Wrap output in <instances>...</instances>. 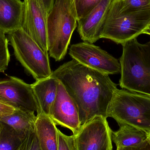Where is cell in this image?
Returning a JSON list of instances; mask_svg holds the SVG:
<instances>
[{"mask_svg": "<svg viewBox=\"0 0 150 150\" xmlns=\"http://www.w3.org/2000/svg\"><path fill=\"white\" fill-rule=\"evenodd\" d=\"M76 104L81 125L95 116L106 118L107 111L117 86L105 74L72 59L52 72Z\"/></svg>", "mask_w": 150, "mask_h": 150, "instance_id": "6da1fadb", "label": "cell"}, {"mask_svg": "<svg viewBox=\"0 0 150 150\" xmlns=\"http://www.w3.org/2000/svg\"><path fill=\"white\" fill-rule=\"evenodd\" d=\"M122 45L120 86L150 96V41L141 44L135 38Z\"/></svg>", "mask_w": 150, "mask_h": 150, "instance_id": "7a4b0ae2", "label": "cell"}, {"mask_svg": "<svg viewBox=\"0 0 150 150\" xmlns=\"http://www.w3.org/2000/svg\"><path fill=\"white\" fill-rule=\"evenodd\" d=\"M77 23L72 1L55 0L47 16V43L48 53L55 61L65 58Z\"/></svg>", "mask_w": 150, "mask_h": 150, "instance_id": "3957f363", "label": "cell"}, {"mask_svg": "<svg viewBox=\"0 0 150 150\" xmlns=\"http://www.w3.org/2000/svg\"><path fill=\"white\" fill-rule=\"evenodd\" d=\"M107 117L119 126L128 125L150 133V96L117 88L107 111Z\"/></svg>", "mask_w": 150, "mask_h": 150, "instance_id": "277c9868", "label": "cell"}, {"mask_svg": "<svg viewBox=\"0 0 150 150\" xmlns=\"http://www.w3.org/2000/svg\"><path fill=\"white\" fill-rule=\"evenodd\" d=\"M8 39L16 59L35 80L52 75L48 54L22 28L8 34Z\"/></svg>", "mask_w": 150, "mask_h": 150, "instance_id": "5b68a950", "label": "cell"}, {"mask_svg": "<svg viewBox=\"0 0 150 150\" xmlns=\"http://www.w3.org/2000/svg\"><path fill=\"white\" fill-rule=\"evenodd\" d=\"M150 24V8L131 15L108 18L103 25L100 38L122 45L143 34Z\"/></svg>", "mask_w": 150, "mask_h": 150, "instance_id": "8992f818", "label": "cell"}, {"mask_svg": "<svg viewBox=\"0 0 150 150\" xmlns=\"http://www.w3.org/2000/svg\"><path fill=\"white\" fill-rule=\"evenodd\" d=\"M69 54L82 65L105 74H120V61L92 43L83 41L74 44Z\"/></svg>", "mask_w": 150, "mask_h": 150, "instance_id": "52a82bcc", "label": "cell"}, {"mask_svg": "<svg viewBox=\"0 0 150 150\" xmlns=\"http://www.w3.org/2000/svg\"><path fill=\"white\" fill-rule=\"evenodd\" d=\"M112 131L107 118L96 116L73 135L76 150H112Z\"/></svg>", "mask_w": 150, "mask_h": 150, "instance_id": "ba28073f", "label": "cell"}, {"mask_svg": "<svg viewBox=\"0 0 150 150\" xmlns=\"http://www.w3.org/2000/svg\"><path fill=\"white\" fill-rule=\"evenodd\" d=\"M0 100L16 108L40 112L31 84L16 77L0 79Z\"/></svg>", "mask_w": 150, "mask_h": 150, "instance_id": "9c48e42d", "label": "cell"}, {"mask_svg": "<svg viewBox=\"0 0 150 150\" xmlns=\"http://www.w3.org/2000/svg\"><path fill=\"white\" fill-rule=\"evenodd\" d=\"M21 28L48 54L47 18L45 12L37 0H24Z\"/></svg>", "mask_w": 150, "mask_h": 150, "instance_id": "30bf717a", "label": "cell"}, {"mask_svg": "<svg viewBox=\"0 0 150 150\" xmlns=\"http://www.w3.org/2000/svg\"><path fill=\"white\" fill-rule=\"evenodd\" d=\"M49 116L55 125L69 129L73 135L77 134L80 129L81 125L76 106L60 81Z\"/></svg>", "mask_w": 150, "mask_h": 150, "instance_id": "8fae6325", "label": "cell"}, {"mask_svg": "<svg viewBox=\"0 0 150 150\" xmlns=\"http://www.w3.org/2000/svg\"><path fill=\"white\" fill-rule=\"evenodd\" d=\"M116 0H101L85 17L77 21V31L83 41L95 43L100 39L103 25Z\"/></svg>", "mask_w": 150, "mask_h": 150, "instance_id": "7c38bea8", "label": "cell"}, {"mask_svg": "<svg viewBox=\"0 0 150 150\" xmlns=\"http://www.w3.org/2000/svg\"><path fill=\"white\" fill-rule=\"evenodd\" d=\"M23 11L21 0H0V30L8 34L21 28Z\"/></svg>", "mask_w": 150, "mask_h": 150, "instance_id": "4fadbf2b", "label": "cell"}, {"mask_svg": "<svg viewBox=\"0 0 150 150\" xmlns=\"http://www.w3.org/2000/svg\"><path fill=\"white\" fill-rule=\"evenodd\" d=\"M58 129L49 115L42 111L37 113L35 131L41 150H58Z\"/></svg>", "mask_w": 150, "mask_h": 150, "instance_id": "5bb4252c", "label": "cell"}, {"mask_svg": "<svg viewBox=\"0 0 150 150\" xmlns=\"http://www.w3.org/2000/svg\"><path fill=\"white\" fill-rule=\"evenodd\" d=\"M59 80L51 76L36 80L32 84L33 92L39 105L40 111L49 115L51 108L56 98Z\"/></svg>", "mask_w": 150, "mask_h": 150, "instance_id": "9a60e30c", "label": "cell"}, {"mask_svg": "<svg viewBox=\"0 0 150 150\" xmlns=\"http://www.w3.org/2000/svg\"><path fill=\"white\" fill-rule=\"evenodd\" d=\"M36 119L34 112L16 108L12 114L0 118V121L10 127L22 139L34 130Z\"/></svg>", "mask_w": 150, "mask_h": 150, "instance_id": "2e32d148", "label": "cell"}, {"mask_svg": "<svg viewBox=\"0 0 150 150\" xmlns=\"http://www.w3.org/2000/svg\"><path fill=\"white\" fill-rule=\"evenodd\" d=\"M149 134L128 125L120 126V128L112 132V140L117 148L136 147L148 139Z\"/></svg>", "mask_w": 150, "mask_h": 150, "instance_id": "e0dca14e", "label": "cell"}, {"mask_svg": "<svg viewBox=\"0 0 150 150\" xmlns=\"http://www.w3.org/2000/svg\"><path fill=\"white\" fill-rule=\"evenodd\" d=\"M149 8L150 0H116L111 7L106 19L131 15Z\"/></svg>", "mask_w": 150, "mask_h": 150, "instance_id": "ac0fdd59", "label": "cell"}, {"mask_svg": "<svg viewBox=\"0 0 150 150\" xmlns=\"http://www.w3.org/2000/svg\"><path fill=\"white\" fill-rule=\"evenodd\" d=\"M21 140L10 127L0 121V150H15Z\"/></svg>", "mask_w": 150, "mask_h": 150, "instance_id": "d6986e66", "label": "cell"}, {"mask_svg": "<svg viewBox=\"0 0 150 150\" xmlns=\"http://www.w3.org/2000/svg\"><path fill=\"white\" fill-rule=\"evenodd\" d=\"M77 21L87 16L101 0H71Z\"/></svg>", "mask_w": 150, "mask_h": 150, "instance_id": "ffe728a7", "label": "cell"}, {"mask_svg": "<svg viewBox=\"0 0 150 150\" xmlns=\"http://www.w3.org/2000/svg\"><path fill=\"white\" fill-rule=\"evenodd\" d=\"M8 45V38L5 33L0 30V73L7 69L10 60Z\"/></svg>", "mask_w": 150, "mask_h": 150, "instance_id": "44dd1931", "label": "cell"}, {"mask_svg": "<svg viewBox=\"0 0 150 150\" xmlns=\"http://www.w3.org/2000/svg\"><path fill=\"white\" fill-rule=\"evenodd\" d=\"M15 150H42L34 130L30 131L21 139Z\"/></svg>", "mask_w": 150, "mask_h": 150, "instance_id": "7402d4cb", "label": "cell"}, {"mask_svg": "<svg viewBox=\"0 0 150 150\" xmlns=\"http://www.w3.org/2000/svg\"><path fill=\"white\" fill-rule=\"evenodd\" d=\"M58 150H76L73 135L67 136L58 129Z\"/></svg>", "mask_w": 150, "mask_h": 150, "instance_id": "603a6c76", "label": "cell"}, {"mask_svg": "<svg viewBox=\"0 0 150 150\" xmlns=\"http://www.w3.org/2000/svg\"><path fill=\"white\" fill-rule=\"evenodd\" d=\"M16 108L0 100V118L12 114Z\"/></svg>", "mask_w": 150, "mask_h": 150, "instance_id": "cb8c5ba5", "label": "cell"}, {"mask_svg": "<svg viewBox=\"0 0 150 150\" xmlns=\"http://www.w3.org/2000/svg\"><path fill=\"white\" fill-rule=\"evenodd\" d=\"M116 150H150V143L149 139L136 147L117 148Z\"/></svg>", "mask_w": 150, "mask_h": 150, "instance_id": "d4e9b609", "label": "cell"}, {"mask_svg": "<svg viewBox=\"0 0 150 150\" xmlns=\"http://www.w3.org/2000/svg\"><path fill=\"white\" fill-rule=\"evenodd\" d=\"M47 14L52 8L55 0H37Z\"/></svg>", "mask_w": 150, "mask_h": 150, "instance_id": "484cf974", "label": "cell"}, {"mask_svg": "<svg viewBox=\"0 0 150 150\" xmlns=\"http://www.w3.org/2000/svg\"><path fill=\"white\" fill-rule=\"evenodd\" d=\"M143 34H147L150 35V24L143 32Z\"/></svg>", "mask_w": 150, "mask_h": 150, "instance_id": "4316f807", "label": "cell"}, {"mask_svg": "<svg viewBox=\"0 0 150 150\" xmlns=\"http://www.w3.org/2000/svg\"><path fill=\"white\" fill-rule=\"evenodd\" d=\"M148 139H149V141L150 143V133L149 134V137H148Z\"/></svg>", "mask_w": 150, "mask_h": 150, "instance_id": "83f0119b", "label": "cell"}]
</instances>
